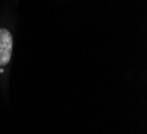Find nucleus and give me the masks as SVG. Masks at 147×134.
<instances>
[{"mask_svg":"<svg viewBox=\"0 0 147 134\" xmlns=\"http://www.w3.org/2000/svg\"><path fill=\"white\" fill-rule=\"evenodd\" d=\"M12 35L7 29H0V66L7 65L12 56Z\"/></svg>","mask_w":147,"mask_h":134,"instance_id":"f257e3e1","label":"nucleus"}]
</instances>
